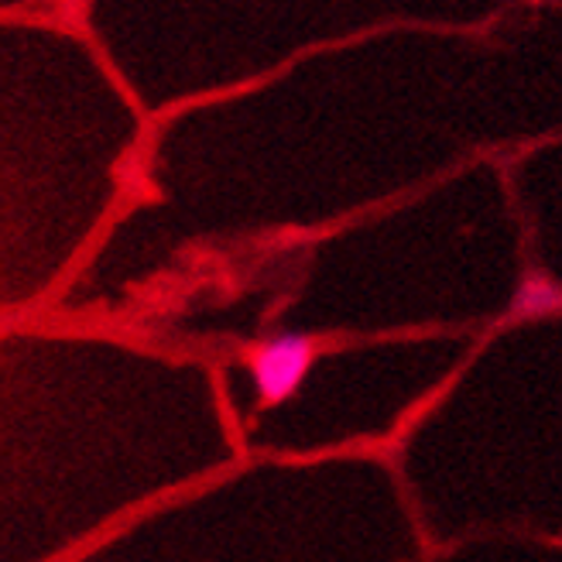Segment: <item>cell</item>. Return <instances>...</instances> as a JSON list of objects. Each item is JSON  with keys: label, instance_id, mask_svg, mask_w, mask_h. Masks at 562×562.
Wrapping results in <instances>:
<instances>
[{"label": "cell", "instance_id": "obj_1", "mask_svg": "<svg viewBox=\"0 0 562 562\" xmlns=\"http://www.w3.org/2000/svg\"><path fill=\"white\" fill-rule=\"evenodd\" d=\"M316 360V340L305 333H281L274 340L261 344L250 357V374L261 405H278L292 398L302 387L308 368Z\"/></svg>", "mask_w": 562, "mask_h": 562}, {"label": "cell", "instance_id": "obj_2", "mask_svg": "<svg viewBox=\"0 0 562 562\" xmlns=\"http://www.w3.org/2000/svg\"><path fill=\"white\" fill-rule=\"evenodd\" d=\"M562 305V292L555 281H549L546 274H528L525 285L518 292V313L521 316H546L555 313Z\"/></svg>", "mask_w": 562, "mask_h": 562}]
</instances>
